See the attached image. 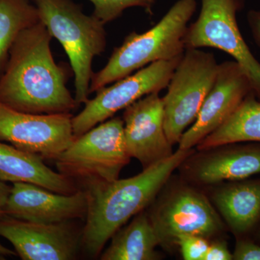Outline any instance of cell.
Segmentation results:
<instances>
[{
	"label": "cell",
	"instance_id": "obj_2",
	"mask_svg": "<svg viewBox=\"0 0 260 260\" xmlns=\"http://www.w3.org/2000/svg\"><path fill=\"white\" fill-rule=\"evenodd\" d=\"M191 153V149H178L171 156L143 169L135 177L94 183L81 188L88 202L81 237V249L86 254L91 257L101 254L108 241L132 217L143 211Z\"/></svg>",
	"mask_w": 260,
	"mask_h": 260
},
{
	"label": "cell",
	"instance_id": "obj_4",
	"mask_svg": "<svg viewBox=\"0 0 260 260\" xmlns=\"http://www.w3.org/2000/svg\"><path fill=\"white\" fill-rule=\"evenodd\" d=\"M41 21L64 48L75 75V99L78 105L89 100L92 64L107 47L101 20L82 11L72 0H32Z\"/></svg>",
	"mask_w": 260,
	"mask_h": 260
},
{
	"label": "cell",
	"instance_id": "obj_22",
	"mask_svg": "<svg viewBox=\"0 0 260 260\" xmlns=\"http://www.w3.org/2000/svg\"><path fill=\"white\" fill-rule=\"evenodd\" d=\"M175 245L180 247L184 259L204 260L210 244L207 238L194 234H185L177 238Z\"/></svg>",
	"mask_w": 260,
	"mask_h": 260
},
{
	"label": "cell",
	"instance_id": "obj_27",
	"mask_svg": "<svg viewBox=\"0 0 260 260\" xmlns=\"http://www.w3.org/2000/svg\"><path fill=\"white\" fill-rule=\"evenodd\" d=\"M16 251L11 250L8 248L5 247L3 244H0V257L8 256H17Z\"/></svg>",
	"mask_w": 260,
	"mask_h": 260
},
{
	"label": "cell",
	"instance_id": "obj_18",
	"mask_svg": "<svg viewBox=\"0 0 260 260\" xmlns=\"http://www.w3.org/2000/svg\"><path fill=\"white\" fill-rule=\"evenodd\" d=\"M102 260H153L158 259L155 247L159 244L150 217L144 212L135 215L133 221L119 229L112 237Z\"/></svg>",
	"mask_w": 260,
	"mask_h": 260
},
{
	"label": "cell",
	"instance_id": "obj_21",
	"mask_svg": "<svg viewBox=\"0 0 260 260\" xmlns=\"http://www.w3.org/2000/svg\"><path fill=\"white\" fill-rule=\"evenodd\" d=\"M94 5L93 16L103 23L112 22L120 17L124 10L134 7L143 8L148 14H153L156 0H89Z\"/></svg>",
	"mask_w": 260,
	"mask_h": 260
},
{
	"label": "cell",
	"instance_id": "obj_7",
	"mask_svg": "<svg viewBox=\"0 0 260 260\" xmlns=\"http://www.w3.org/2000/svg\"><path fill=\"white\" fill-rule=\"evenodd\" d=\"M245 0H201L199 16L188 25L185 49L211 47L232 56L249 77L253 93L260 101V63L246 44L237 15Z\"/></svg>",
	"mask_w": 260,
	"mask_h": 260
},
{
	"label": "cell",
	"instance_id": "obj_17",
	"mask_svg": "<svg viewBox=\"0 0 260 260\" xmlns=\"http://www.w3.org/2000/svg\"><path fill=\"white\" fill-rule=\"evenodd\" d=\"M214 202L237 235L251 232L260 220V180L234 183L214 195Z\"/></svg>",
	"mask_w": 260,
	"mask_h": 260
},
{
	"label": "cell",
	"instance_id": "obj_25",
	"mask_svg": "<svg viewBox=\"0 0 260 260\" xmlns=\"http://www.w3.org/2000/svg\"><path fill=\"white\" fill-rule=\"evenodd\" d=\"M247 22L253 38L260 48V10H251L249 11Z\"/></svg>",
	"mask_w": 260,
	"mask_h": 260
},
{
	"label": "cell",
	"instance_id": "obj_23",
	"mask_svg": "<svg viewBox=\"0 0 260 260\" xmlns=\"http://www.w3.org/2000/svg\"><path fill=\"white\" fill-rule=\"evenodd\" d=\"M233 259L260 260V245L244 239H239L236 244Z\"/></svg>",
	"mask_w": 260,
	"mask_h": 260
},
{
	"label": "cell",
	"instance_id": "obj_28",
	"mask_svg": "<svg viewBox=\"0 0 260 260\" xmlns=\"http://www.w3.org/2000/svg\"><path fill=\"white\" fill-rule=\"evenodd\" d=\"M259 239H260V230H259Z\"/></svg>",
	"mask_w": 260,
	"mask_h": 260
},
{
	"label": "cell",
	"instance_id": "obj_8",
	"mask_svg": "<svg viewBox=\"0 0 260 260\" xmlns=\"http://www.w3.org/2000/svg\"><path fill=\"white\" fill-rule=\"evenodd\" d=\"M182 56L171 60L155 61L96 92L95 98L85 103L83 110L73 116L75 138L113 117L116 112L125 109L141 98L167 88Z\"/></svg>",
	"mask_w": 260,
	"mask_h": 260
},
{
	"label": "cell",
	"instance_id": "obj_3",
	"mask_svg": "<svg viewBox=\"0 0 260 260\" xmlns=\"http://www.w3.org/2000/svg\"><path fill=\"white\" fill-rule=\"evenodd\" d=\"M196 8V0H178L153 28L143 34L132 32L126 36L122 44L114 49L105 67L93 73L90 93L155 61L182 56L186 49L184 35Z\"/></svg>",
	"mask_w": 260,
	"mask_h": 260
},
{
	"label": "cell",
	"instance_id": "obj_12",
	"mask_svg": "<svg viewBox=\"0 0 260 260\" xmlns=\"http://www.w3.org/2000/svg\"><path fill=\"white\" fill-rule=\"evenodd\" d=\"M251 93L250 80L239 63L226 61L218 64L213 87L192 126L181 137L179 149L190 150L199 144L221 126Z\"/></svg>",
	"mask_w": 260,
	"mask_h": 260
},
{
	"label": "cell",
	"instance_id": "obj_15",
	"mask_svg": "<svg viewBox=\"0 0 260 260\" xmlns=\"http://www.w3.org/2000/svg\"><path fill=\"white\" fill-rule=\"evenodd\" d=\"M44 160L37 154L0 142V180L30 183L63 194L80 190L76 182L53 171Z\"/></svg>",
	"mask_w": 260,
	"mask_h": 260
},
{
	"label": "cell",
	"instance_id": "obj_20",
	"mask_svg": "<svg viewBox=\"0 0 260 260\" xmlns=\"http://www.w3.org/2000/svg\"><path fill=\"white\" fill-rule=\"evenodd\" d=\"M40 21L37 7L30 0H0V75L20 32Z\"/></svg>",
	"mask_w": 260,
	"mask_h": 260
},
{
	"label": "cell",
	"instance_id": "obj_11",
	"mask_svg": "<svg viewBox=\"0 0 260 260\" xmlns=\"http://www.w3.org/2000/svg\"><path fill=\"white\" fill-rule=\"evenodd\" d=\"M0 237L23 260H72L81 249L82 230L72 221L40 223L3 216Z\"/></svg>",
	"mask_w": 260,
	"mask_h": 260
},
{
	"label": "cell",
	"instance_id": "obj_9",
	"mask_svg": "<svg viewBox=\"0 0 260 260\" xmlns=\"http://www.w3.org/2000/svg\"><path fill=\"white\" fill-rule=\"evenodd\" d=\"M71 113L34 114L0 102V141L54 160L74 141Z\"/></svg>",
	"mask_w": 260,
	"mask_h": 260
},
{
	"label": "cell",
	"instance_id": "obj_1",
	"mask_svg": "<svg viewBox=\"0 0 260 260\" xmlns=\"http://www.w3.org/2000/svg\"><path fill=\"white\" fill-rule=\"evenodd\" d=\"M52 38L42 21L20 32L0 75V102L34 114H68L79 107L66 85L68 70L54 60Z\"/></svg>",
	"mask_w": 260,
	"mask_h": 260
},
{
	"label": "cell",
	"instance_id": "obj_26",
	"mask_svg": "<svg viewBox=\"0 0 260 260\" xmlns=\"http://www.w3.org/2000/svg\"><path fill=\"white\" fill-rule=\"evenodd\" d=\"M12 186L0 180V218L4 215V208L9 198Z\"/></svg>",
	"mask_w": 260,
	"mask_h": 260
},
{
	"label": "cell",
	"instance_id": "obj_14",
	"mask_svg": "<svg viewBox=\"0 0 260 260\" xmlns=\"http://www.w3.org/2000/svg\"><path fill=\"white\" fill-rule=\"evenodd\" d=\"M88 202L83 189L63 194L25 182L13 183L4 208L5 216L40 223L85 219Z\"/></svg>",
	"mask_w": 260,
	"mask_h": 260
},
{
	"label": "cell",
	"instance_id": "obj_16",
	"mask_svg": "<svg viewBox=\"0 0 260 260\" xmlns=\"http://www.w3.org/2000/svg\"><path fill=\"white\" fill-rule=\"evenodd\" d=\"M260 174V147H238L210 154L200 159L193 177L203 184L242 180Z\"/></svg>",
	"mask_w": 260,
	"mask_h": 260
},
{
	"label": "cell",
	"instance_id": "obj_5",
	"mask_svg": "<svg viewBox=\"0 0 260 260\" xmlns=\"http://www.w3.org/2000/svg\"><path fill=\"white\" fill-rule=\"evenodd\" d=\"M130 158L124 121L112 117L75 138L55 162L58 172L84 187L117 180Z\"/></svg>",
	"mask_w": 260,
	"mask_h": 260
},
{
	"label": "cell",
	"instance_id": "obj_6",
	"mask_svg": "<svg viewBox=\"0 0 260 260\" xmlns=\"http://www.w3.org/2000/svg\"><path fill=\"white\" fill-rule=\"evenodd\" d=\"M218 68L212 53L185 49L168 85L167 93L162 99L164 128L172 145L179 143L186 128L194 122L213 87Z\"/></svg>",
	"mask_w": 260,
	"mask_h": 260
},
{
	"label": "cell",
	"instance_id": "obj_10",
	"mask_svg": "<svg viewBox=\"0 0 260 260\" xmlns=\"http://www.w3.org/2000/svg\"><path fill=\"white\" fill-rule=\"evenodd\" d=\"M159 244L175 245L179 236L208 238L218 234L223 224L213 207L200 191L184 187L173 191L149 215Z\"/></svg>",
	"mask_w": 260,
	"mask_h": 260
},
{
	"label": "cell",
	"instance_id": "obj_19",
	"mask_svg": "<svg viewBox=\"0 0 260 260\" xmlns=\"http://www.w3.org/2000/svg\"><path fill=\"white\" fill-rule=\"evenodd\" d=\"M240 142L260 143V101L253 93L221 126L202 140L198 148L208 150Z\"/></svg>",
	"mask_w": 260,
	"mask_h": 260
},
{
	"label": "cell",
	"instance_id": "obj_13",
	"mask_svg": "<svg viewBox=\"0 0 260 260\" xmlns=\"http://www.w3.org/2000/svg\"><path fill=\"white\" fill-rule=\"evenodd\" d=\"M123 121L128 152L143 169L174 153L166 135L164 102L159 93L148 94L126 107Z\"/></svg>",
	"mask_w": 260,
	"mask_h": 260
},
{
	"label": "cell",
	"instance_id": "obj_24",
	"mask_svg": "<svg viewBox=\"0 0 260 260\" xmlns=\"http://www.w3.org/2000/svg\"><path fill=\"white\" fill-rule=\"evenodd\" d=\"M233 254L229 251L226 242H216L210 244L204 260H231Z\"/></svg>",
	"mask_w": 260,
	"mask_h": 260
}]
</instances>
